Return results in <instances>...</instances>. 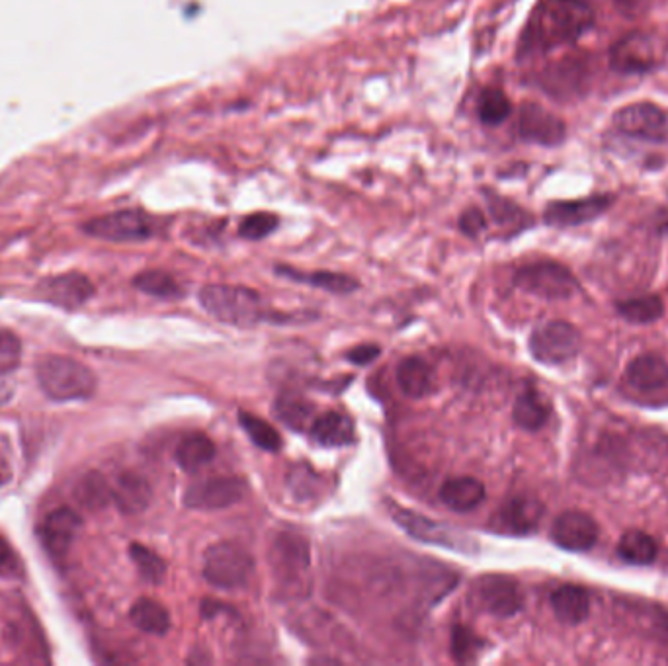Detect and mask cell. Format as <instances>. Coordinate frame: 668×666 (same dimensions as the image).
Returning <instances> with one entry per match:
<instances>
[{
	"instance_id": "6da1fadb",
	"label": "cell",
	"mask_w": 668,
	"mask_h": 666,
	"mask_svg": "<svg viewBox=\"0 0 668 666\" xmlns=\"http://www.w3.org/2000/svg\"><path fill=\"white\" fill-rule=\"evenodd\" d=\"M594 24L585 0H547L536 12L524 38V49H551L577 42Z\"/></svg>"
},
{
	"instance_id": "7a4b0ae2",
	"label": "cell",
	"mask_w": 668,
	"mask_h": 666,
	"mask_svg": "<svg viewBox=\"0 0 668 666\" xmlns=\"http://www.w3.org/2000/svg\"><path fill=\"white\" fill-rule=\"evenodd\" d=\"M200 303L209 315L225 325L251 329L266 319L260 295L229 284H209L200 290Z\"/></svg>"
},
{
	"instance_id": "3957f363",
	"label": "cell",
	"mask_w": 668,
	"mask_h": 666,
	"mask_svg": "<svg viewBox=\"0 0 668 666\" xmlns=\"http://www.w3.org/2000/svg\"><path fill=\"white\" fill-rule=\"evenodd\" d=\"M43 393L53 401H84L96 391V377L83 362L67 356H45L36 368Z\"/></svg>"
},
{
	"instance_id": "277c9868",
	"label": "cell",
	"mask_w": 668,
	"mask_h": 666,
	"mask_svg": "<svg viewBox=\"0 0 668 666\" xmlns=\"http://www.w3.org/2000/svg\"><path fill=\"white\" fill-rule=\"evenodd\" d=\"M254 559L241 543L217 542L208 547L204 557V579L221 590L243 588L251 581Z\"/></svg>"
},
{
	"instance_id": "5b68a950",
	"label": "cell",
	"mask_w": 668,
	"mask_h": 666,
	"mask_svg": "<svg viewBox=\"0 0 668 666\" xmlns=\"http://www.w3.org/2000/svg\"><path fill=\"white\" fill-rule=\"evenodd\" d=\"M530 352L545 366L567 364L581 352V334L567 321L543 323L530 336Z\"/></svg>"
},
{
	"instance_id": "8992f818",
	"label": "cell",
	"mask_w": 668,
	"mask_h": 666,
	"mask_svg": "<svg viewBox=\"0 0 668 666\" xmlns=\"http://www.w3.org/2000/svg\"><path fill=\"white\" fill-rule=\"evenodd\" d=\"M84 231L96 239L112 243H139L147 241L157 233L155 219L139 209H124L90 219Z\"/></svg>"
},
{
	"instance_id": "52a82bcc",
	"label": "cell",
	"mask_w": 668,
	"mask_h": 666,
	"mask_svg": "<svg viewBox=\"0 0 668 666\" xmlns=\"http://www.w3.org/2000/svg\"><path fill=\"white\" fill-rule=\"evenodd\" d=\"M514 284L522 292L532 293L543 299H569L579 290V282L573 272L549 260L520 268L514 276Z\"/></svg>"
},
{
	"instance_id": "ba28073f",
	"label": "cell",
	"mask_w": 668,
	"mask_h": 666,
	"mask_svg": "<svg viewBox=\"0 0 668 666\" xmlns=\"http://www.w3.org/2000/svg\"><path fill=\"white\" fill-rule=\"evenodd\" d=\"M393 520L418 542L446 547L452 551H458L463 555H471L477 551V543L473 542L465 532H460L448 524L436 522L432 518H426L417 512L405 510V508H395L393 510Z\"/></svg>"
},
{
	"instance_id": "9c48e42d",
	"label": "cell",
	"mask_w": 668,
	"mask_h": 666,
	"mask_svg": "<svg viewBox=\"0 0 668 666\" xmlns=\"http://www.w3.org/2000/svg\"><path fill=\"white\" fill-rule=\"evenodd\" d=\"M270 561L274 565L278 583L288 590L301 592L311 563V551L307 540L293 532H282L274 540Z\"/></svg>"
},
{
	"instance_id": "30bf717a",
	"label": "cell",
	"mask_w": 668,
	"mask_h": 666,
	"mask_svg": "<svg viewBox=\"0 0 668 666\" xmlns=\"http://www.w3.org/2000/svg\"><path fill=\"white\" fill-rule=\"evenodd\" d=\"M614 127L635 139L645 141H667L668 139V114L651 102H635L620 108L614 118Z\"/></svg>"
},
{
	"instance_id": "8fae6325",
	"label": "cell",
	"mask_w": 668,
	"mask_h": 666,
	"mask_svg": "<svg viewBox=\"0 0 668 666\" xmlns=\"http://www.w3.org/2000/svg\"><path fill=\"white\" fill-rule=\"evenodd\" d=\"M247 483L239 477H211L192 483L184 493V504L192 510H223L241 502Z\"/></svg>"
},
{
	"instance_id": "7c38bea8",
	"label": "cell",
	"mask_w": 668,
	"mask_h": 666,
	"mask_svg": "<svg viewBox=\"0 0 668 666\" xmlns=\"http://www.w3.org/2000/svg\"><path fill=\"white\" fill-rule=\"evenodd\" d=\"M479 606L495 618H512L522 610L524 598L520 584L506 575H485L475 583Z\"/></svg>"
},
{
	"instance_id": "4fadbf2b",
	"label": "cell",
	"mask_w": 668,
	"mask_h": 666,
	"mask_svg": "<svg viewBox=\"0 0 668 666\" xmlns=\"http://www.w3.org/2000/svg\"><path fill=\"white\" fill-rule=\"evenodd\" d=\"M518 131L522 139L545 147H555L563 143L567 133L565 122L536 102L522 104L518 114Z\"/></svg>"
},
{
	"instance_id": "5bb4252c",
	"label": "cell",
	"mask_w": 668,
	"mask_h": 666,
	"mask_svg": "<svg viewBox=\"0 0 668 666\" xmlns=\"http://www.w3.org/2000/svg\"><path fill=\"white\" fill-rule=\"evenodd\" d=\"M543 516L540 500L530 497H514L506 500L491 520L493 530L508 536H526L536 532Z\"/></svg>"
},
{
	"instance_id": "9a60e30c",
	"label": "cell",
	"mask_w": 668,
	"mask_h": 666,
	"mask_svg": "<svg viewBox=\"0 0 668 666\" xmlns=\"http://www.w3.org/2000/svg\"><path fill=\"white\" fill-rule=\"evenodd\" d=\"M551 538L567 551H588L598 542V526L585 512L567 510L555 518Z\"/></svg>"
},
{
	"instance_id": "2e32d148",
	"label": "cell",
	"mask_w": 668,
	"mask_h": 666,
	"mask_svg": "<svg viewBox=\"0 0 668 666\" xmlns=\"http://www.w3.org/2000/svg\"><path fill=\"white\" fill-rule=\"evenodd\" d=\"M81 516L71 508H57L47 514L42 526V540L45 549L55 557L63 559L81 530Z\"/></svg>"
},
{
	"instance_id": "e0dca14e",
	"label": "cell",
	"mask_w": 668,
	"mask_h": 666,
	"mask_svg": "<svg viewBox=\"0 0 668 666\" xmlns=\"http://www.w3.org/2000/svg\"><path fill=\"white\" fill-rule=\"evenodd\" d=\"M40 293L45 301L57 307L75 309L94 295V286L83 274H63L42 282Z\"/></svg>"
},
{
	"instance_id": "ac0fdd59",
	"label": "cell",
	"mask_w": 668,
	"mask_h": 666,
	"mask_svg": "<svg viewBox=\"0 0 668 666\" xmlns=\"http://www.w3.org/2000/svg\"><path fill=\"white\" fill-rule=\"evenodd\" d=\"M610 196H592L575 202H553L545 209V221L555 227H573L596 219L610 208Z\"/></svg>"
},
{
	"instance_id": "d6986e66",
	"label": "cell",
	"mask_w": 668,
	"mask_h": 666,
	"mask_svg": "<svg viewBox=\"0 0 668 666\" xmlns=\"http://www.w3.org/2000/svg\"><path fill=\"white\" fill-rule=\"evenodd\" d=\"M612 67L620 73H643L655 67V49L645 36L633 34L614 45Z\"/></svg>"
},
{
	"instance_id": "ffe728a7",
	"label": "cell",
	"mask_w": 668,
	"mask_h": 666,
	"mask_svg": "<svg viewBox=\"0 0 668 666\" xmlns=\"http://www.w3.org/2000/svg\"><path fill=\"white\" fill-rule=\"evenodd\" d=\"M151 499L153 491L149 481L137 473H122L112 485V502H116L124 514L143 512L151 504Z\"/></svg>"
},
{
	"instance_id": "44dd1931",
	"label": "cell",
	"mask_w": 668,
	"mask_h": 666,
	"mask_svg": "<svg viewBox=\"0 0 668 666\" xmlns=\"http://www.w3.org/2000/svg\"><path fill=\"white\" fill-rule=\"evenodd\" d=\"M551 608L561 624H583L590 614V594L577 584L559 586L551 594Z\"/></svg>"
},
{
	"instance_id": "7402d4cb",
	"label": "cell",
	"mask_w": 668,
	"mask_h": 666,
	"mask_svg": "<svg viewBox=\"0 0 668 666\" xmlns=\"http://www.w3.org/2000/svg\"><path fill=\"white\" fill-rule=\"evenodd\" d=\"M309 432L313 442L325 448H342L356 440V428L352 418L336 411H329L315 418Z\"/></svg>"
},
{
	"instance_id": "603a6c76",
	"label": "cell",
	"mask_w": 668,
	"mask_h": 666,
	"mask_svg": "<svg viewBox=\"0 0 668 666\" xmlns=\"http://www.w3.org/2000/svg\"><path fill=\"white\" fill-rule=\"evenodd\" d=\"M487 499L485 485L475 477L448 479L440 489V500L454 512H471Z\"/></svg>"
},
{
	"instance_id": "cb8c5ba5",
	"label": "cell",
	"mask_w": 668,
	"mask_h": 666,
	"mask_svg": "<svg viewBox=\"0 0 668 666\" xmlns=\"http://www.w3.org/2000/svg\"><path fill=\"white\" fill-rule=\"evenodd\" d=\"M627 383L637 391H657L668 383V364L655 354H643L629 362L626 370Z\"/></svg>"
},
{
	"instance_id": "d4e9b609",
	"label": "cell",
	"mask_w": 668,
	"mask_h": 666,
	"mask_svg": "<svg viewBox=\"0 0 668 666\" xmlns=\"http://www.w3.org/2000/svg\"><path fill=\"white\" fill-rule=\"evenodd\" d=\"M395 379L399 389L411 397V399H424L432 393L436 377H434V370L428 366L426 360L418 358V356H411L405 358L395 372Z\"/></svg>"
},
{
	"instance_id": "484cf974",
	"label": "cell",
	"mask_w": 668,
	"mask_h": 666,
	"mask_svg": "<svg viewBox=\"0 0 668 666\" xmlns=\"http://www.w3.org/2000/svg\"><path fill=\"white\" fill-rule=\"evenodd\" d=\"M276 272L288 280L307 284L311 288H319L323 292L336 293V295H346V293L356 292L360 284L346 274H336V272H301L290 266H278Z\"/></svg>"
},
{
	"instance_id": "4316f807",
	"label": "cell",
	"mask_w": 668,
	"mask_h": 666,
	"mask_svg": "<svg viewBox=\"0 0 668 666\" xmlns=\"http://www.w3.org/2000/svg\"><path fill=\"white\" fill-rule=\"evenodd\" d=\"M549 405L536 389H526L514 403L512 418L516 426L528 432H538L549 418Z\"/></svg>"
},
{
	"instance_id": "83f0119b",
	"label": "cell",
	"mask_w": 668,
	"mask_h": 666,
	"mask_svg": "<svg viewBox=\"0 0 668 666\" xmlns=\"http://www.w3.org/2000/svg\"><path fill=\"white\" fill-rule=\"evenodd\" d=\"M274 413L286 426H290L295 432H303L307 426L311 428L315 407L311 401H307L303 395L286 391L282 393L274 403Z\"/></svg>"
},
{
	"instance_id": "f1b7e54d",
	"label": "cell",
	"mask_w": 668,
	"mask_h": 666,
	"mask_svg": "<svg viewBox=\"0 0 668 666\" xmlns=\"http://www.w3.org/2000/svg\"><path fill=\"white\" fill-rule=\"evenodd\" d=\"M133 625L149 635H167L170 629V614L167 608L153 598H139L129 612Z\"/></svg>"
},
{
	"instance_id": "f546056e",
	"label": "cell",
	"mask_w": 668,
	"mask_h": 666,
	"mask_svg": "<svg viewBox=\"0 0 668 666\" xmlns=\"http://www.w3.org/2000/svg\"><path fill=\"white\" fill-rule=\"evenodd\" d=\"M213 458H215V444L204 434H190L176 448V461L188 473L204 469Z\"/></svg>"
},
{
	"instance_id": "4dcf8cb0",
	"label": "cell",
	"mask_w": 668,
	"mask_h": 666,
	"mask_svg": "<svg viewBox=\"0 0 668 666\" xmlns=\"http://www.w3.org/2000/svg\"><path fill=\"white\" fill-rule=\"evenodd\" d=\"M618 313L633 325H649L665 315V303L659 295H643L616 303Z\"/></svg>"
},
{
	"instance_id": "1f68e13d",
	"label": "cell",
	"mask_w": 668,
	"mask_h": 666,
	"mask_svg": "<svg viewBox=\"0 0 668 666\" xmlns=\"http://www.w3.org/2000/svg\"><path fill=\"white\" fill-rule=\"evenodd\" d=\"M618 555L631 565H651L659 555V545L649 534L629 530L618 542Z\"/></svg>"
},
{
	"instance_id": "d6a6232c",
	"label": "cell",
	"mask_w": 668,
	"mask_h": 666,
	"mask_svg": "<svg viewBox=\"0 0 668 666\" xmlns=\"http://www.w3.org/2000/svg\"><path fill=\"white\" fill-rule=\"evenodd\" d=\"M239 424L245 428L252 444L264 452H280L282 436L280 432L266 422L264 418L256 417L247 411H239Z\"/></svg>"
},
{
	"instance_id": "836d02e7",
	"label": "cell",
	"mask_w": 668,
	"mask_h": 666,
	"mask_svg": "<svg viewBox=\"0 0 668 666\" xmlns=\"http://www.w3.org/2000/svg\"><path fill=\"white\" fill-rule=\"evenodd\" d=\"M75 495L86 508L102 510L112 502V485L106 481L104 475L92 471V473H86L79 481Z\"/></svg>"
},
{
	"instance_id": "e575fe53",
	"label": "cell",
	"mask_w": 668,
	"mask_h": 666,
	"mask_svg": "<svg viewBox=\"0 0 668 666\" xmlns=\"http://www.w3.org/2000/svg\"><path fill=\"white\" fill-rule=\"evenodd\" d=\"M133 286L139 292L153 295V297H161V299H174L182 295V288L178 286V282L163 270H147L135 276Z\"/></svg>"
},
{
	"instance_id": "d590c367",
	"label": "cell",
	"mask_w": 668,
	"mask_h": 666,
	"mask_svg": "<svg viewBox=\"0 0 668 666\" xmlns=\"http://www.w3.org/2000/svg\"><path fill=\"white\" fill-rule=\"evenodd\" d=\"M477 112L483 124L499 125L510 116L512 104L501 88H485L479 96Z\"/></svg>"
},
{
	"instance_id": "8d00e7d4",
	"label": "cell",
	"mask_w": 668,
	"mask_h": 666,
	"mask_svg": "<svg viewBox=\"0 0 668 666\" xmlns=\"http://www.w3.org/2000/svg\"><path fill=\"white\" fill-rule=\"evenodd\" d=\"M129 555L131 561L135 563L139 575L151 584H159L165 581L167 575V563L149 547L141 545V543H131L129 547Z\"/></svg>"
},
{
	"instance_id": "74e56055",
	"label": "cell",
	"mask_w": 668,
	"mask_h": 666,
	"mask_svg": "<svg viewBox=\"0 0 668 666\" xmlns=\"http://www.w3.org/2000/svg\"><path fill=\"white\" fill-rule=\"evenodd\" d=\"M278 229V217L268 211L247 215L239 225V235L247 241H262Z\"/></svg>"
},
{
	"instance_id": "f35d334b",
	"label": "cell",
	"mask_w": 668,
	"mask_h": 666,
	"mask_svg": "<svg viewBox=\"0 0 668 666\" xmlns=\"http://www.w3.org/2000/svg\"><path fill=\"white\" fill-rule=\"evenodd\" d=\"M22 344L8 329H0V375L10 374L20 366Z\"/></svg>"
},
{
	"instance_id": "ab89813d",
	"label": "cell",
	"mask_w": 668,
	"mask_h": 666,
	"mask_svg": "<svg viewBox=\"0 0 668 666\" xmlns=\"http://www.w3.org/2000/svg\"><path fill=\"white\" fill-rule=\"evenodd\" d=\"M575 81H579L577 67L571 63H559L547 73L543 84L551 92H565L567 88H575Z\"/></svg>"
},
{
	"instance_id": "60d3db41",
	"label": "cell",
	"mask_w": 668,
	"mask_h": 666,
	"mask_svg": "<svg viewBox=\"0 0 668 666\" xmlns=\"http://www.w3.org/2000/svg\"><path fill=\"white\" fill-rule=\"evenodd\" d=\"M452 649H454V657L458 661H467L477 651V637L467 627L456 625L454 627V637H452Z\"/></svg>"
},
{
	"instance_id": "b9f144b4",
	"label": "cell",
	"mask_w": 668,
	"mask_h": 666,
	"mask_svg": "<svg viewBox=\"0 0 668 666\" xmlns=\"http://www.w3.org/2000/svg\"><path fill=\"white\" fill-rule=\"evenodd\" d=\"M22 575V563L14 549L4 538H0V577L2 579H16Z\"/></svg>"
},
{
	"instance_id": "7bdbcfd3",
	"label": "cell",
	"mask_w": 668,
	"mask_h": 666,
	"mask_svg": "<svg viewBox=\"0 0 668 666\" xmlns=\"http://www.w3.org/2000/svg\"><path fill=\"white\" fill-rule=\"evenodd\" d=\"M460 227L465 235H469V237H477L481 231H485V227H487V219H485V215L481 213V209H465L463 215L460 217Z\"/></svg>"
},
{
	"instance_id": "ee69618b",
	"label": "cell",
	"mask_w": 668,
	"mask_h": 666,
	"mask_svg": "<svg viewBox=\"0 0 668 666\" xmlns=\"http://www.w3.org/2000/svg\"><path fill=\"white\" fill-rule=\"evenodd\" d=\"M379 354H381V350L376 344H360V346H356L348 352V360L356 366H368L379 358Z\"/></svg>"
},
{
	"instance_id": "f6af8a7d",
	"label": "cell",
	"mask_w": 668,
	"mask_h": 666,
	"mask_svg": "<svg viewBox=\"0 0 668 666\" xmlns=\"http://www.w3.org/2000/svg\"><path fill=\"white\" fill-rule=\"evenodd\" d=\"M493 213L497 217L499 223H514V225H520L522 223V217H524V211L514 208L512 204H506V202H499L493 206Z\"/></svg>"
},
{
	"instance_id": "bcb514c9",
	"label": "cell",
	"mask_w": 668,
	"mask_h": 666,
	"mask_svg": "<svg viewBox=\"0 0 668 666\" xmlns=\"http://www.w3.org/2000/svg\"><path fill=\"white\" fill-rule=\"evenodd\" d=\"M12 477V465L10 459L4 454V450H0V487L6 485Z\"/></svg>"
}]
</instances>
